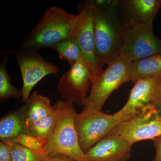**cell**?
Wrapping results in <instances>:
<instances>
[{
    "label": "cell",
    "instance_id": "2e32d148",
    "mask_svg": "<svg viewBox=\"0 0 161 161\" xmlns=\"http://www.w3.org/2000/svg\"><path fill=\"white\" fill-rule=\"evenodd\" d=\"M28 101L29 105L26 113V127L48 116L53 110V106L51 104L49 98L40 95L36 91L30 95Z\"/></svg>",
    "mask_w": 161,
    "mask_h": 161
},
{
    "label": "cell",
    "instance_id": "9c48e42d",
    "mask_svg": "<svg viewBox=\"0 0 161 161\" xmlns=\"http://www.w3.org/2000/svg\"><path fill=\"white\" fill-rule=\"evenodd\" d=\"M25 49L26 51L17 52L15 57L23 78L22 100L25 103L29 99L32 90L40 80L47 75H57L60 70L35 51Z\"/></svg>",
    "mask_w": 161,
    "mask_h": 161
},
{
    "label": "cell",
    "instance_id": "7a4b0ae2",
    "mask_svg": "<svg viewBox=\"0 0 161 161\" xmlns=\"http://www.w3.org/2000/svg\"><path fill=\"white\" fill-rule=\"evenodd\" d=\"M78 15L70 14L58 6H52L23 42L26 49L37 51L51 47L74 36L78 25Z\"/></svg>",
    "mask_w": 161,
    "mask_h": 161
},
{
    "label": "cell",
    "instance_id": "9a60e30c",
    "mask_svg": "<svg viewBox=\"0 0 161 161\" xmlns=\"http://www.w3.org/2000/svg\"><path fill=\"white\" fill-rule=\"evenodd\" d=\"M130 81L138 80L161 75V51L148 58L131 62Z\"/></svg>",
    "mask_w": 161,
    "mask_h": 161
},
{
    "label": "cell",
    "instance_id": "7c38bea8",
    "mask_svg": "<svg viewBox=\"0 0 161 161\" xmlns=\"http://www.w3.org/2000/svg\"><path fill=\"white\" fill-rule=\"evenodd\" d=\"M119 12L126 28L153 26L161 0H118Z\"/></svg>",
    "mask_w": 161,
    "mask_h": 161
},
{
    "label": "cell",
    "instance_id": "5b68a950",
    "mask_svg": "<svg viewBox=\"0 0 161 161\" xmlns=\"http://www.w3.org/2000/svg\"><path fill=\"white\" fill-rule=\"evenodd\" d=\"M96 9L94 1L92 0L86 1L80 6L78 25L74 36L91 74L92 84L99 77L104 66L98 60L95 51L94 19Z\"/></svg>",
    "mask_w": 161,
    "mask_h": 161
},
{
    "label": "cell",
    "instance_id": "ac0fdd59",
    "mask_svg": "<svg viewBox=\"0 0 161 161\" xmlns=\"http://www.w3.org/2000/svg\"><path fill=\"white\" fill-rule=\"evenodd\" d=\"M50 48L58 52L60 59L66 60L70 66L82 59L80 49L74 36L62 40Z\"/></svg>",
    "mask_w": 161,
    "mask_h": 161
},
{
    "label": "cell",
    "instance_id": "d6986e66",
    "mask_svg": "<svg viewBox=\"0 0 161 161\" xmlns=\"http://www.w3.org/2000/svg\"><path fill=\"white\" fill-rule=\"evenodd\" d=\"M8 57L4 58L0 64V99L2 101L23 96V90L14 86L6 69Z\"/></svg>",
    "mask_w": 161,
    "mask_h": 161
},
{
    "label": "cell",
    "instance_id": "3957f363",
    "mask_svg": "<svg viewBox=\"0 0 161 161\" xmlns=\"http://www.w3.org/2000/svg\"><path fill=\"white\" fill-rule=\"evenodd\" d=\"M56 103L58 107V120L45 147L47 154L60 153L75 161H87L78 142L75 124L77 113L74 104L62 100Z\"/></svg>",
    "mask_w": 161,
    "mask_h": 161
},
{
    "label": "cell",
    "instance_id": "e0dca14e",
    "mask_svg": "<svg viewBox=\"0 0 161 161\" xmlns=\"http://www.w3.org/2000/svg\"><path fill=\"white\" fill-rule=\"evenodd\" d=\"M58 115V107L56 103L53 106V112L49 115L26 127L25 134L48 141L54 130Z\"/></svg>",
    "mask_w": 161,
    "mask_h": 161
},
{
    "label": "cell",
    "instance_id": "30bf717a",
    "mask_svg": "<svg viewBox=\"0 0 161 161\" xmlns=\"http://www.w3.org/2000/svg\"><path fill=\"white\" fill-rule=\"evenodd\" d=\"M92 85L89 70L83 59H80L62 75L58 82V89L65 101L84 106Z\"/></svg>",
    "mask_w": 161,
    "mask_h": 161
},
{
    "label": "cell",
    "instance_id": "44dd1931",
    "mask_svg": "<svg viewBox=\"0 0 161 161\" xmlns=\"http://www.w3.org/2000/svg\"><path fill=\"white\" fill-rule=\"evenodd\" d=\"M15 143L22 145L27 149L43 155H47L45 147L47 141L39 137L26 134L19 136L16 140Z\"/></svg>",
    "mask_w": 161,
    "mask_h": 161
},
{
    "label": "cell",
    "instance_id": "8fae6325",
    "mask_svg": "<svg viewBox=\"0 0 161 161\" xmlns=\"http://www.w3.org/2000/svg\"><path fill=\"white\" fill-rule=\"evenodd\" d=\"M161 75L146 78L135 83L123 108L113 116L118 123L129 120L145 107L154 105L158 99Z\"/></svg>",
    "mask_w": 161,
    "mask_h": 161
},
{
    "label": "cell",
    "instance_id": "ffe728a7",
    "mask_svg": "<svg viewBox=\"0 0 161 161\" xmlns=\"http://www.w3.org/2000/svg\"><path fill=\"white\" fill-rule=\"evenodd\" d=\"M3 142L10 148L12 161H43L47 155L34 152L20 144Z\"/></svg>",
    "mask_w": 161,
    "mask_h": 161
},
{
    "label": "cell",
    "instance_id": "ba28073f",
    "mask_svg": "<svg viewBox=\"0 0 161 161\" xmlns=\"http://www.w3.org/2000/svg\"><path fill=\"white\" fill-rule=\"evenodd\" d=\"M161 51V40L156 36L153 26L141 25L126 28L119 58L133 62Z\"/></svg>",
    "mask_w": 161,
    "mask_h": 161
},
{
    "label": "cell",
    "instance_id": "7402d4cb",
    "mask_svg": "<svg viewBox=\"0 0 161 161\" xmlns=\"http://www.w3.org/2000/svg\"><path fill=\"white\" fill-rule=\"evenodd\" d=\"M0 161H12L10 148L6 143L0 142Z\"/></svg>",
    "mask_w": 161,
    "mask_h": 161
},
{
    "label": "cell",
    "instance_id": "4fadbf2b",
    "mask_svg": "<svg viewBox=\"0 0 161 161\" xmlns=\"http://www.w3.org/2000/svg\"><path fill=\"white\" fill-rule=\"evenodd\" d=\"M132 144L121 136L109 134L85 153L87 161H127Z\"/></svg>",
    "mask_w": 161,
    "mask_h": 161
},
{
    "label": "cell",
    "instance_id": "277c9868",
    "mask_svg": "<svg viewBox=\"0 0 161 161\" xmlns=\"http://www.w3.org/2000/svg\"><path fill=\"white\" fill-rule=\"evenodd\" d=\"M131 63V61L119 58L108 64L92 84L83 111L102 112L104 104L112 92L130 81Z\"/></svg>",
    "mask_w": 161,
    "mask_h": 161
},
{
    "label": "cell",
    "instance_id": "8992f818",
    "mask_svg": "<svg viewBox=\"0 0 161 161\" xmlns=\"http://www.w3.org/2000/svg\"><path fill=\"white\" fill-rule=\"evenodd\" d=\"M160 111L154 105L145 107L129 120L118 123L109 134L121 136L133 145L161 135Z\"/></svg>",
    "mask_w": 161,
    "mask_h": 161
},
{
    "label": "cell",
    "instance_id": "cb8c5ba5",
    "mask_svg": "<svg viewBox=\"0 0 161 161\" xmlns=\"http://www.w3.org/2000/svg\"><path fill=\"white\" fill-rule=\"evenodd\" d=\"M156 150L155 158L153 161H161V135L153 140Z\"/></svg>",
    "mask_w": 161,
    "mask_h": 161
},
{
    "label": "cell",
    "instance_id": "484cf974",
    "mask_svg": "<svg viewBox=\"0 0 161 161\" xmlns=\"http://www.w3.org/2000/svg\"><path fill=\"white\" fill-rule=\"evenodd\" d=\"M160 98H161V81L159 89L158 99Z\"/></svg>",
    "mask_w": 161,
    "mask_h": 161
},
{
    "label": "cell",
    "instance_id": "d4e9b609",
    "mask_svg": "<svg viewBox=\"0 0 161 161\" xmlns=\"http://www.w3.org/2000/svg\"><path fill=\"white\" fill-rule=\"evenodd\" d=\"M156 106L160 110L161 112V98H159L155 104Z\"/></svg>",
    "mask_w": 161,
    "mask_h": 161
},
{
    "label": "cell",
    "instance_id": "6da1fadb",
    "mask_svg": "<svg viewBox=\"0 0 161 161\" xmlns=\"http://www.w3.org/2000/svg\"><path fill=\"white\" fill-rule=\"evenodd\" d=\"M118 3V0H115L108 6H95V51L98 60L103 65H108L119 58L125 37L126 28L119 12Z\"/></svg>",
    "mask_w": 161,
    "mask_h": 161
},
{
    "label": "cell",
    "instance_id": "52a82bcc",
    "mask_svg": "<svg viewBox=\"0 0 161 161\" xmlns=\"http://www.w3.org/2000/svg\"><path fill=\"white\" fill-rule=\"evenodd\" d=\"M118 123L113 115L97 111H83L76 113L75 128L80 149L85 153L99 141L110 134Z\"/></svg>",
    "mask_w": 161,
    "mask_h": 161
},
{
    "label": "cell",
    "instance_id": "5bb4252c",
    "mask_svg": "<svg viewBox=\"0 0 161 161\" xmlns=\"http://www.w3.org/2000/svg\"><path fill=\"white\" fill-rule=\"evenodd\" d=\"M29 103L27 101L19 108L8 113L0 120L1 140L15 143L19 136L25 134L26 116Z\"/></svg>",
    "mask_w": 161,
    "mask_h": 161
},
{
    "label": "cell",
    "instance_id": "603a6c76",
    "mask_svg": "<svg viewBox=\"0 0 161 161\" xmlns=\"http://www.w3.org/2000/svg\"><path fill=\"white\" fill-rule=\"evenodd\" d=\"M43 161H75L69 157L60 153L47 154Z\"/></svg>",
    "mask_w": 161,
    "mask_h": 161
}]
</instances>
